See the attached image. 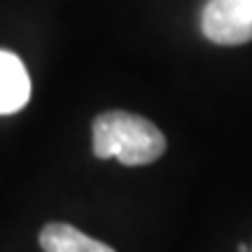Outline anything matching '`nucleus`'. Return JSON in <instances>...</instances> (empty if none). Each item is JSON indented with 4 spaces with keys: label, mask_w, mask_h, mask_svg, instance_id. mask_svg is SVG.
<instances>
[{
    "label": "nucleus",
    "mask_w": 252,
    "mask_h": 252,
    "mask_svg": "<svg viewBox=\"0 0 252 252\" xmlns=\"http://www.w3.org/2000/svg\"><path fill=\"white\" fill-rule=\"evenodd\" d=\"M31 98V77L17 54L0 49V115L19 112Z\"/></svg>",
    "instance_id": "nucleus-3"
},
{
    "label": "nucleus",
    "mask_w": 252,
    "mask_h": 252,
    "mask_svg": "<svg viewBox=\"0 0 252 252\" xmlns=\"http://www.w3.org/2000/svg\"><path fill=\"white\" fill-rule=\"evenodd\" d=\"M201 31L215 45H245L252 40V0H208Z\"/></svg>",
    "instance_id": "nucleus-2"
},
{
    "label": "nucleus",
    "mask_w": 252,
    "mask_h": 252,
    "mask_svg": "<svg viewBox=\"0 0 252 252\" xmlns=\"http://www.w3.org/2000/svg\"><path fill=\"white\" fill-rule=\"evenodd\" d=\"M94 154L98 159H119L124 166H145L166 152V135L150 119L110 110L94 119Z\"/></svg>",
    "instance_id": "nucleus-1"
},
{
    "label": "nucleus",
    "mask_w": 252,
    "mask_h": 252,
    "mask_svg": "<svg viewBox=\"0 0 252 252\" xmlns=\"http://www.w3.org/2000/svg\"><path fill=\"white\" fill-rule=\"evenodd\" d=\"M40 248L45 252H115L110 245L63 222H52L40 231Z\"/></svg>",
    "instance_id": "nucleus-4"
}]
</instances>
